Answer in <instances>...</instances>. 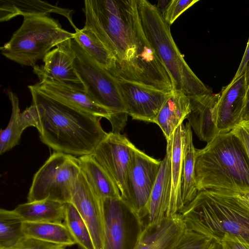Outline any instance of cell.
Returning <instances> with one entry per match:
<instances>
[{
	"mask_svg": "<svg viewBox=\"0 0 249 249\" xmlns=\"http://www.w3.org/2000/svg\"><path fill=\"white\" fill-rule=\"evenodd\" d=\"M89 28L113 55L114 77L166 92L171 77L148 40L137 0H85L82 9Z\"/></svg>",
	"mask_w": 249,
	"mask_h": 249,
	"instance_id": "1",
	"label": "cell"
},
{
	"mask_svg": "<svg viewBox=\"0 0 249 249\" xmlns=\"http://www.w3.org/2000/svg\"><path fill=\"white\" fill-rule=\"evenodd\" d=\"M28 87L38 115L40 139L54 152L75 157L90 155L107 136L100 118L49 97L33 85Z\"/></svg>",
	"mask_w": 249,
	"mask_h": 249,
	"instance_id": "2",
	"label": "cell"
},
{
	"mask_svg": "<svg viewBox=\"0 0 249 249\" xmlns=\"http://www.w3.org/2000/svg\"><path fill=\"white\" fill-rule=\"evenodd\" d=\"M179 213L186 229L217 241L237 240L249 245V193L198 191Z\"/></svg>",
	"mask_w": 249,
	"mask_h": 249,
	"instance_id": "3",
	"label": "cell"
},
{
	"mask_svg": "<svg viewBox=\"0 0 249 249\" xmlns=\"http://www.w3.org/2000/svg\"><path fill=\"white\" fill-rule=\"evenodd\" d=\"M195 177L198 191L249 193V159L231 131L219 134L203 148L196 149Z\"/></svg>",
	"mask_w": 249,
	"mask_h": 249,
	"instance_id": "4",
	"label": "cell"
},
{
	"mask_svg": "<svg viewBox=\"0 0 249 249\" xmlns=\"http://www.w3.org/2000/svg\"><path fill=\"white\" fill-rule=\"evenodd\" d=\"M145 35L172 79L173 91L189 97L213 93L186 62L172 36L170 25L157 6L146 0H137Z\"/></svg>",
	"mask_w": 249,
	"mask_h": 249,
	"instance_id": "5",
	"label": "cell"
},
{
	"mask_svg": "<svg viewBox=\"0 0 249 249\" xmlns=\"http://www.w3.org/2000/svg\"><path fill=\"white\" fill-rule=\"evenodd\" d=\"M73 36V33L63 29L57 20L48 16H27L0 49L7 59L22 66L34 67L52 48Z\"/></svg>",
	"mask_w": 249,
	"mask_h": 249,
	"instance_id": "6",
	"label": "cell"
},
{
	"mask_svg": "<svg viewBox=\"0 0 249 249\" xmlns=\"http://www.w3.org/2000/svg\"><path fill=\"white\" fill-rule=\"evenodd\" d=\"M71 46L73 65L84 89L98 105L111 113L108 120L112 131L121 133L126 125L128 114L122 99L118 80L99 65L72 38Z\"/></svg>",
	"mask_w": 249,
	"mask_h": 249,
	"instance_id": "7",
	"label": "cell"
},
{
	"mask_svg": "<svg viewBox=\"0 0 249 249\" xmlns=\"http://www.w3.org/2000/svg\"><path fill=\"white\" fill-rule=\"evenodd\" d=\"M80 172L78 158L53 152L34 175L27 202L49 199L71 202L72 189Z\"/></svg>",
	"mask_w": 249,
	"mask_h": 249,
	"instance_id": "8",
	"label": "cell"
},
{
	"mask_svg": "<svg viewBox=\"0 0 249 249\" xmlns=\"http://www.w3.org/2000/svg\"><path fill=\"white\" fill-rule=\"evenodd\" d=\"M103 249H135L145 223L121 198L103 199Z\"/></svg>",
	"mask_w": 249,
	"mask_h": 249,
	"instance_id": "9",
	"label": "cell"
},
{
	"mask_svg": "<svg viewBox=\"0 0 249 249\" xmlns=\"http://www.w3.org/2000/svg\"><path fill=\"white\" fill-rule=\"evenodd\" d=\"M135 148L124 136L110 132L91 154L112 178L125 202L128 173Z\"/></svg>",
	"mask_w": 249,
	"mask_h": 249,
	"instance_id": "10",
	"label": "cell"
},
{
	"mask_svg": "<svg viewBox=\"0 0 249 249\" xmlns=\"http://www.w3.org/2000/svg\"><path fill=\"white\" fill-rule=\"evenodd\" d=\"M161 161L135 148L127 176L128 196L125 202L145 223L147 206L157 178Z\"/></svg>",
	"mask_w": 249,
	"mask_h": 249,
	"instance_id": "11",
	"label": "cell"
},
{
	"mask_svg": "<svg viewBox=\"0 0 249 249\" xmlns=\"http://www.w3.org/2000/svg\"><path fill=\"white\" fill-rule=\"evenodd\" d=\"M118 80L122 99L128 115L133 119L154 123L171 92L128 81Z\"/></svg>",
	"mask_w": 249,
	"mask_h": 249,
	"instance_id": "12",
	"label": "cell"
},
{
	"mask_svg": "<svg viewBox=\"0 0 249 249\" xmlns=\"http://www.w3.org/2000/svg\"><path fill=\"white\" fill-rule=\"evenodd\" d=\"M71 203L87 225L95 249H103L105 218L103 199L93 190L81 170L72 189Z\"/></svg>",
	"mask_w": 249,
	"mask_h": 249,
	"instance_id": "13",
	"label": "cell"
},
{
	"mask_svg": "<svg viewBox=\"0 0 249 249\" xmlns=\"http://www.w3.org/2000/svg\"><path fill=\"white\" fill-rule=\"evenodd\" d=\"M248 83L245 72L222 87L216 111L218 134L231 131L242 122Z\"/></svg>",
	"mask_w": 249,
	"mask_h": 249,
	"instance_id": "14",
	"label": "cell"
},
{
	"mask_svg": "<svg viewBox=\"0 0 249 249\" xmlns=\"http://www.w3.org/2000/svg\"><path fill=\"white\" fill-rule=\"evenodd\" d=\"M33 86L41 93L80 111L108 120L110 117V112L97 104L84 89L49 78Z\"/></svg>",
	"mask_w": 249,
	"mask_h": 249,
	"instance_id": "15",
	"label": "cell"
},
{
	"mask_svg": "<svg viewBox=\"0 0 249 249\" xmlns=\"http://www.w3.org/2000/svg\"><path fill=\"white\" fill-rule=\"evenodd\" d=\"M71 39L60 43L47 53L43 59V65L33 67V72L39 81L54 79L84 89L74 67V54L71 46Z\"/></svg>",
	"mask_w": 249,
	"mask_h": 249,
	"instance_id": "16",
	"label": "cell"
},
{
	"mask_svg": "<svg viewBox=\"0 0 249 249\" xmlns=\"http://www.w3.org/2000/svg\"><path fill=\"white\" fill-rule=\"evenodd\" d=\"M220 95L219 92L189 97L190 111L187 118L188 123L198 139L207 143L218 135L216 111Z\"/></svg>",
	"mask_w": 249,
	"mask_h": 249,
	"instance_id": "17",
	"label": "cell"
},
{
	"mask_svg": "<svg viewBox=\"0 0 249 249\" xmlns=\"http://www.w3.org/2000/svg\"><path fill=\"white\" fill-rule=\"evenodd\" d=\"M171 139L167 141L166 154L161 160L160 170L148 200L145 224L159 225L166 217L171 190Z\"/></svg>",
	"mask_w": 249,
	"mask_h": 249,
	"instance_id": "18",
	"label": "cell"
},
{
	"mask_svg": "<svg viewBox=\"0 0 249 249\" xmlns=\"http://www.w3.org/2000/svg\"><path fill=\"white\" fill-rule=\"evenodd\" d=\"M185 229L179 213L166 217L159 225L146 224L135 249H174Z\"/></svg>",
	"mask_w": 249,
	"mask_h": 249,
	"instance_id": "19",
	"label": "cell"
},
{
	"mask_svg": "<svg viewBox=\"0 0 249 249\" xmlns=\"http://www.w3.org/2000/svg\"><path fill=\"white\" fill-rule=\"evenodd\" d=\"M73 11L53 5L40 0H0V21H7L18 16L23 17L32 15L48 16L55 13L65 17L71 25L76 30L73 22L72 15Z\"/></svg>",
	"mask_w": 249,
	"mask_h": 249,
	"instance_id": "20",
	"label": "cell"
},
{
	"mask_svg": "<svg viewBox=\"0 0 249 249\" xmlns=\"http://www.w3.org/2000/svg\"><path fill=\"white\" fill-rule=\"evenodd\" d=\"M190 111V97L181 92L173 90L154 121L167 141L171 139L178 126L187 119Z\"/></svg>",
	"mask_w": 249,
	"mask_h": 249,
	"instance_id": "21",
	"label": "cell"
},
{
	"mask_svg": "<svg viewBox=\"0 0 249 249\" xmlns=\"http://www.w3.org/2000/svg\"><path fill=\"white\" fill-rule=\"evenodd\" d=\"M183 123L175 130L171 138V190L166 217L179 213L184 208L181 197V176L183 159Z\"/></svg>",
	"mask_w": 249,
	"mask_h": 249,
	"instance_id": "22",
	"label": "cell"
},
{
	"mask_svg": "<svg viewBox=\"0 0 249 249\" xmlns=\"http://www.w3.org/2000/svg\"><path fill=\"white\" fill-rule=\"evenodd\" d=\"M196 151L191 127L187 123L183 126L181 183V197L184 207L195 198L198 192L195 177Z\"/></svg>",
	"mask_w": 249,
	"mask_h": 249,
	"instance_id": "23",
	"label": "cell"
},
{
	"mask_svg": "<svg viewBox=\"0 0 249 249\" xmlns=\"http://www.w3.org/2000/svg\"><path fill=\"white\" fill-rule=\"evenodd\" d=\"M13 210L23 222L62 223L65 203L45 199L19 204Z\"/></svg>",
	"mask_w": 249,
	"mask_h": 249,
	"instance_id": "24",
	"label": "cell"
},
{
	"mask_svg": "<svg viewBox=\"0 0 249 249\" xmlns=\"http://www.w3.org/2000/svg\"><path fill=\"white\" fill-rule=\"evenodd\" d=\"M78 159L81 171L100 198L121 197L112 178L92 154L78 157Z\"/></svg>",
	"mask_w": 249,
	"mask_h": 249,
	"instance_id": "25",
	"label": "cell"
},
{
	"mask_svg": "<svg viewBox=\"0 0 249 249\" xmlns=\"http://www.w3.org/2000/svg\"><path fill=\"white\" fill-rule=\"evenodd\" d=\"M22 230L26 237L65 247L76 244L63 223L23 222Z\"/></svg>",
	"mask_w": 249,
	"mask_h": 249,
	"instance_id": "26",
	"label": "cell"
},
{
	"mask_svg": "<svg viewBox=\"0 0 249 249\" xmlns=\"http://www.w3.org/2000/svg\"><path fill=\"white\" fill-rule=\"evenodd\" d=\"M75 31L73 39L92 59L114 77L115 60L109 51L89 28L84 26Z\"/></svg>",
	"mask_w": 249,
	"mask_h": 249,
	"instance_id": "27",
	"label": "cell"
},
{
	"mask_svg": "<svg viewBox=\"0 0 249 249\" xmlns=\"http://www.w3.org/2000/svg\"><path fill=\"white\" fill-rule=\"evenodd\" d=\"M22 220L14 210H0V249H11L25 236Z\"/></svg>",
	"mask_w": 249,
	"mask_h": 249,
	"instance_id": "28",
	"label": "cell"
},
{
	"mask_svg": "<svg viewBox=\"0 0 249 249\" xmlns=\"http://www.w3.org/2000/svg\"><path fill=\"white\" fill-rule=\"evenodd\" d=\"M63 223L68 229L76 244L81 249H95L87 225L71 202L65 203V217Z\"/></svg>",
	"mask_w": 249,
	"mask_h": 249,
	"instance_id": "29",
	"label": "cell"
},
{
	"mask_svg": "<svg viewBox=\"0 0 249 249\" xmlns=\"http://www.w3.org/2000/svg\"><path fill=\"white\" fill-rule=\"evenodd\" d=\"M12 105V113L6 127L0 130V154L1 155L11 150L19 143L21 135L24 131L19 122L20 113L19 100L16 94L7 90Z\"/></svg>",
	"mask_w": 249,
	"mask_h": 249,
	"instance_id": "30",
	"label": "cell"
},
{
	"mask_svg": "<svg viewBox=\"0 0 249 249\" xmlns=\"http://www.w3.org/2000/svg\"><path fill=\"white\" fill-rule=\"evenodd\" d=\"M199 0H159L158 8L165 21L172 24L177 18Z\"/></svg>",
	"mask_w": 249,
	"mask_h": 249,
	"instance_id": "31",
	"label": "cell"
},
{
	"mask_svg": "<svg viewBox=\"0 0 249 249\" xmlns=\"http://www.w3.org/2000/svg\"><path fill=\"white\" fill-rule=\"evenodd\" d=\"M213 239L186 229L174 249H208Z\"/></svg>",
	"mask_w": 249,
	"mask_h": 249,
	"instance_id": "32",
	"label": "cell"
},
{
	"mask_svg": "<svg viewBox=\"0 0 249 249\" xmlns=\"http://www.w3.org/2000/svg\"><path fill=\"white\" fill-rule=\"evenodd\" d=\"M11 249H66V247L25 236Z\"/></svg>",
	"mask_w": 249,
	"mask_h": 249,
	"instance_id": "33",
	"label": "cell"
},
{
	"mask_svg": "<svg viewBox=\"0 0 249 249\" xmlns=\"http://www.w3.org/2000/svg\"><path fill=\"white\" fill-rule=\"evenodd\" d=\"M19 122L23 130L30 126H33L38 129L39 127V117L37 111L33 105L27 107L19 114Z\"/></svg>",
	"mask_w": 249,
	"mask_h": 249,
	"instance_id": "34",
	"label": "cell"
},
{
	"mask_svg": "<svg viewBox=\"0 0 249 249\" xmlns=\"http://www.w3.org/2000/svg\"><path fill=\"white\" fill-rule=\"evenodd\" d=\"M231 131L242 144L249 159V121L241 122Z\"/></svg>",
	"mask_w": 249,
	"mask_h": 249,
	"instance_id": "35",
	"label": "cell"
},
{
	"mask_svg": "<svg viewBox=\"0 0 249 249\" xmlns=\"http://www.w3.org/2000/svg\"><path fill=\"white\" fill-rule=\"evenodd\" d=\"M249 65V38L247 42V47L244 52L243 56L241 61L239 67L233 78V80L238 78L239 76L243 74Z\"/></svg>",
	"mask_w": 249,
	"mask_h": 249,
	"instance_id": "36",
	"label": "cell"
},
{
	"mask_svg": "<svg viewBox=\"0 0 249 249\" xmlns=\"http://www.w3.org/2000/svg\"><path fill=\"white\" fill-rule=\"evenodd\" d=\"M220 242L224 249H249V245L237 240H226Z\"/></svg>",
	"mask_w": 249,
	"mask_h": 249,
	"instance_id": "37",
	"label": "cell"
},
{
	"mask_svg": "<svg viewBox=\"0 0 249 249\" xmlns=\"http://www.w3.org/2000/svg\"><path fill=\"white\" fill-rule=\"evenodd\" d=\"M243 121H249V81L246 93L244 107L242 117V122Z\"/></svg>",
	"mask_w": 249,
	"mask_h": 249,
	"instance_id": "38",
	"label": "cell"
},
{
	"mask_svg": "<svg viewBox=\"0 0 249 249\" xmlns=\"http://www.w3.org/2000/svg\"><path fill=\"white\" fill-rule=\"evenodd\" d=\"M208 249H224V248L220 241L213 239Z\"/></svg>",
	"mask_w": 249,
	"mask_h": 249,
	"instance_id": "39",
	"label": "cell"
}]
</instances>
